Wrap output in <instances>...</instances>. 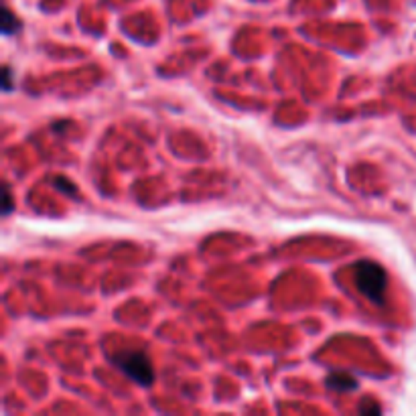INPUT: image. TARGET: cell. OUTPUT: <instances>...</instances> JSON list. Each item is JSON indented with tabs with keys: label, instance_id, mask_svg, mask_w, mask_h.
I'll return each instance as SVG.
<instances>
[{
	"label": "cell",
	"instance_id": "cell-1",
	"mask_svg": "<svg viewBox=\"0 0 416 416\" xmlns=\"http://www.w3.org/2000/svg\"><path fill=\"white\" fill-rule=\"evenodd\" d=\"M386 284H388V275L380 264L372 260H361L355 264V286L368 301L384 305Z\"/></svg>",
	"mask_w": 416,
	"mask_h": 416
},
{
	"label": "cell",
	"instance_id": "cell-4",
	"mask_svg": "<svg viewBox=\"0 0 416 416\" xmlns=\"http://www.w3.org/2000/svg\"><path fill=\"white\" fill-rule=\"evenodd\" d=\"M0 27H2V35L10 37L21 29V21L12 14L10 8H4L2 10V23H0Z\"/></svg>",
	"mask_w": 416,
	"mask_h": 416
},
{
	"label": "cell",
	"instance_id": "cell-5",
	"mask_svg": "<svg viewBox=\"0 0 416 416\" xmlns=\"http://www.w3.org/2000/svg\"><path fill=\"white\" fill-rule=\"evenodd\" d=\"M361 415H380L382 408L380 404L376 402V400H372V398H366V400H361V404H359V408H357Z\"/></svg>",
	"mask_w": 416,
	"mask_h": 416
},
{
	"label": "cell",
	"instance_id": "cell-2",
	"mask_svg": "<svg viewBox=\"0 0 416 416\" xmlns=\"http://www.w3.org/2000/svg\"><path fill=\"white\" fill-rule=\"evenodd\" d=\"M110 361L139 386H150L155 382V370L150 357L144 351H118L110 357Z\"/></svg>",
	"mask_w": 416,
	"mask_h": 416
},
{
	"label": "cell",
	"instance_id": "cell-6",
	"mask_svg": "<svg viewBox=\"0 0 416 416\" xmlns=\"http://www.w3.org/2000/svg\"><path fill=\"white\" fill-rule=\"evenodd\" d=\"M12 211V199H10V189L4 187V199H2V213L8 215Z\"/></svg>",
	"mask_w": 416,
	"mask_h": 416
},
{
	"label": "cell",
	"instance_id": "cell-3",
	"mask_svg": "<svg viewBox=\"0 0 416 416\" xmlns=\"http://www.w3.org/2000/svg\"><path fill=\"white\" fill-rule=\"evenodd\" d=\"M325 386L335 390V392H353L357 388V380L351 378L349 374H344V372H335V374H329L325 378Z\"/></svg>",
	"mask_w": 416,
	"mask_h": 416
},
{
	"label": "cell",
	"instance_id": "cell-7",
	"mask_svg": "<svg viewBox=\"0 0 416 416\" xmlns=\"http://www.w3.org/2000/svg\"><path fill=\"white\" fill-rule=\"evenodd\" d=\"M2 90H4V92H10V90H12V83H10V68H8V66L2 68Z\"/></svg>",
	"mask_w": 416,
	"mask_h": 416
}]
</instances>
